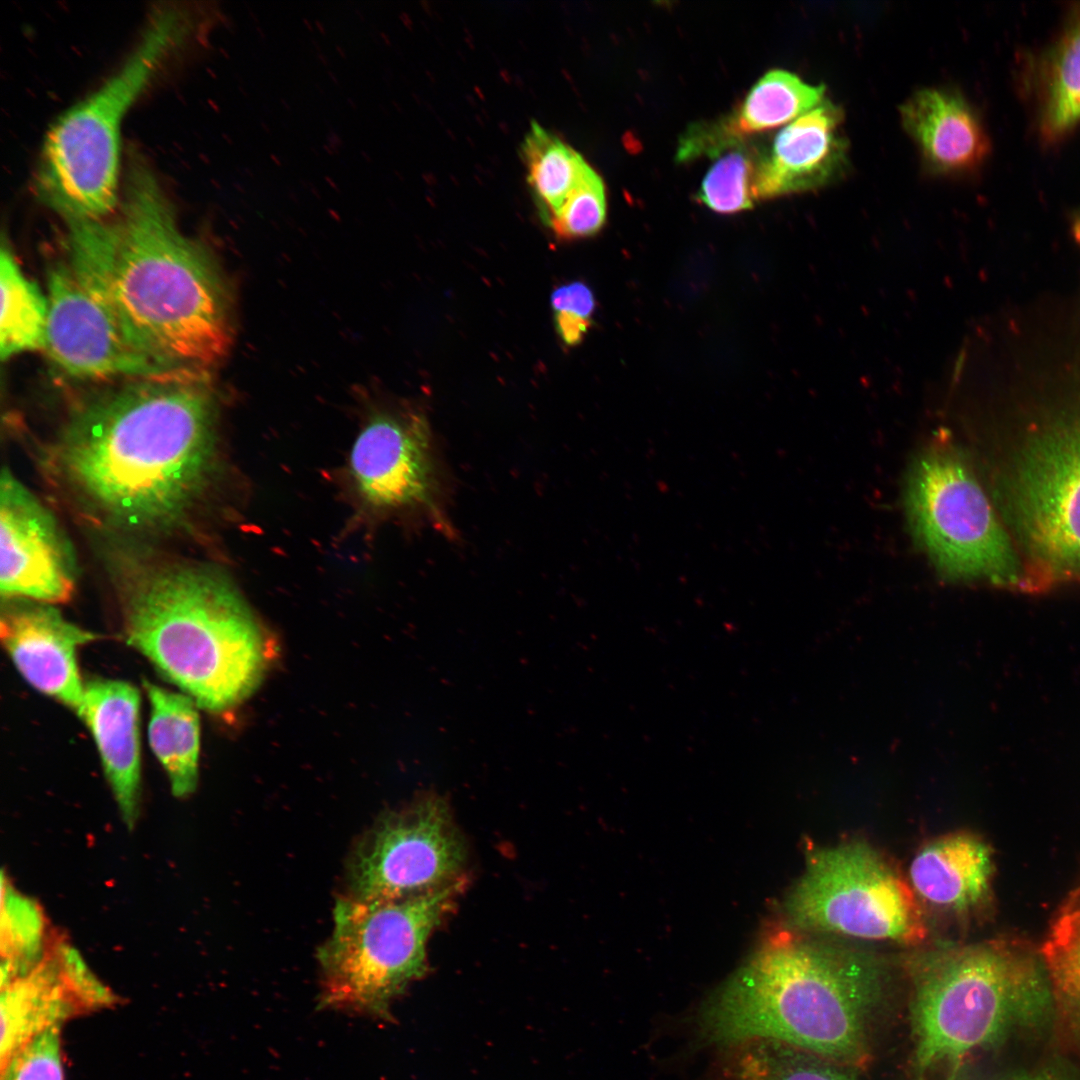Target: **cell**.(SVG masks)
Segmentation results:
<instances>
[{
  "label": "cell",
  "instance_id": "1",
  "mask_svg": "<svg viewBox=\"0 0 1080 1080\" xmlns=\"http://www.w3.org/2000/svg\"><path fill=\"white\" fill-rule=\"evenodd\" d=\"M68 263L131 345L164 370L209 372L232 344V302L215 259L180 229L153 171L133 160L119 209L67 222Z\"/></svg>",
  "mask_w": 1080,
  "mask_h": 1080
},
{
  "label": "cell",
  "instance_id": "2",
  "mask_svg": "<svg viewBox=\"0 0 1080 1080\" xmlns=\"http://www.w3.org/2000/svg\"><path fill=\"white\" fill-rule=\"evenodd\" d=\"M217 405L209 373L125 379L70 417L59 462L72 487L120 525L184 519L214 474Z\"/></svg>",
  "mask_w": 1080,
  "mask_h": 1080
},
{
  "label": "cell",
  "instance_id": "3",
  "mask_svg": "<svg viewBox=\"0 0 1080 1080\" xmlns=\"http://www.w3.org/2000/svg\"><path fill=\"white\" fill-rule=\"evenodd\" d=\"M883 988V969L872 957L784 932L704 1004L699 1032L721 1046L777 1040L856 1069L870 1058Z\"/></svg>",
  "mask_w": 1080,
  "mask_h": 1080
},
{
  "label": "cell",
  "instance_id": "4",
  "mask_svg": "<svg viewBox=\"0 0 1080 1080\" xmlns=\"http://www.w3.org/2000/svg\"><path fill=\"white\" fill-rule=\"evenodd\" d=\"M120 591L128 643L198 706L223 712L258 687L266 666L263 637L223 576L162 568L134 575Z\"/></svg>",
  "mask_w": 1080,
  "mask_h": 1080
},
{
  "label": "cell",
  "instance_id": "5",
  "mask_svg": "<svg viewBox=\"0 0 1080 1080\" xmlns=\"http://www.w3.org/2000/svg\"><path fill=\"white\" fill-rule=\"evenodd\" d=\"M1067 376L1015 413L994 473L1023 592L1080 582V366Z\"/></svg>",
  "mask_w": 1080,
  "mask_h": 1080
},
{
  "label": "cell",
  "instance_id": "6",
  "mask_svg": "<svg viewBox=\"0 0 1080 1080\" xmlns=\"http://www.w3.org/2000/svg\"><path fill=\"white\" fill-rule=\"evenodd\" d=\"M917 1078L1010 1035L1042 1028L1054 1010L1040 952L1018 940L972 945L937 957L915 973L911 1002Z\"/></svg>",
  "mask_w": 1080,
  "mask_h": 1080
},
{
  "label": "cell",
  "instance_id": "7",
  "mask_svg": "<svg viewBox=\"0 0 1080 1080\" xmlns=\"http://www.w3.org/2000/svg\"><path fill=\"white\" fill-rule=\"evenodd\" d=\"M201 26L195 9L177 4L154 9L118 69L51 126L41 150L35 189L40 200L66 222L100 220L115 213L123 120Z\"/></svg>",
  "mask_w": 1080,
  "mask_h": 1080
},
{
  "label": "cell",
  "instance_id": "8",
  "mask_svg": "<svg viewBox=\"0 0 1080 1080\" xmlns=\"http://www.w3.org/2000/svg\"><path fill=\"white\" fill-rule=\"evenodd\" d=\"M465 881L397 900L338 898L332 932L318 951L320 1008L390 1018L392 1001L425 975L428 939Z\"/></svg>",
  "mask_w": 1080,
  "mask_h": 1080
},
{
  "label": "cell",
  "instance_id": "9",
  "mask_svg": "<svg viewBox=\"0 0 1080 1080\" xmlns=\"http://www.w3.org/2000/svg\"><path fill=\"white\" fill-rule=\"evenodd\" d=\"M912 533L939 573L1023 591L1012 539L966 453L951 440L930 443L915 459L905 488Z\"/></svg>",
  "mask_w": 1080,
  "mask_h": 1080
},
{
  "label": "cell",
  "instance_id": "10",
  "mask_svg": "<svg viewBox=\"0 0 1080 1080\" xmlns=\"http://www.w3.org/2000/svg\"><path fill=\"white\" fill-rule=\"evenodd\" d=\"M804 929L905 944L927 930L912 889L862 842L818 848L787 902Z\"/></svg>",
  "mask_w": 1080,
  "mask_h": 1080
},
{
  "label": "cell",
  "instance_id": "11",
  "mask_svg": "<svg viewBox=\"0 0 1080 1080\" xmlns=\"http://www.w3.org/2000/svg\"><path fill=\"white\" fill-rule=\"evenodd\" d=\"M467 846L449 800L435 791L380 816L355 845L346 896L397 900L463 878Z\"/></svg>",
  "mask_w": 1080,
  "mask_h": 1080
},
{
  "label": "cell",
  "instance_id": "12",
  "mask_svg": "<svg viewBox=\"0 0 1080 1080\" xmlns=\"http://www.w3.org/2000/svg\"><path fill=\"white\" fill-rule=\"evenodd\" d=\"M48 291L44 350L66 374L95 380L180 375L164 370L131 345L68 262L56 263L49 269Z\"/></svg>",
  "mask_w": 1080,
  "mask_h": 1080
},
{
  "label": "cell",
  "instance_id": "13",
  "mask_svg": "<svg viewBox=\"0 0 1080 1080\" xmlns=\"http://www.w3.org/2000/svg\"><path fill=\"white\" fill-rule=\"evenodd\" d=\"M349 472L359 497L378 510L434 508L438 478L419 416L377 412L357 436Z\"/></svg>",
  "mask_w": 1080,
  "mask_h": 1080
},
{
  "label": "cell",
  "instance_id": "14",
  "mask_svg": "<svg viewBox=\"0 0 1080 1080\" xmlns=\"http://www.w3.org/2000/svg\"><path fill=\"white\" fill-rule=\"evenodd\" d=\"M0 591L45 603L69 599L71 552L51 513L9 471L0 482Z\"/></svg>",
  "mask_w": 1080,
  "mask_h": 1080
},
{
  "label": "cell",
  "instance_id": "15",
  "mask_svg": "<svg viewBox=\"0 0 1080 1080\" xmlns=\"http://www.w3.org/2000/svg\"><path fill=\"white\" fill-rule=\"evenodd\" d=\"M0 635L14 665L34 688L79 713L84 685L76 651L96 636L65 620L47 604L10 606L1 616Z\"/></svg>",
  "mask_w": 1080,
  "mask_h": 1080
},
{
  "label": "cell",
  "instance_id": "16",
  "mask_svg": "<svg viewBox=\"0 0 1080 1080\" xmlns=\"http://www.w3.org/2000/svg\"><path fill=\"white\" fill-rule=\"evenodd\" d=\"M840 108L825 101L789 123L757 162L755 198L818 189L847 168L848 145Z\"/></svg>",
  "mask_w": 1080,
  "mask_h": 1080
},
{
  "label": "cell",
  "instance_id": "17",
  "mask_svg": "<svg viewBox=\"0 0 1080 1080\" xmlns=\"http://www.w3.org/2000/svg\"><path fill=\"white\" fill-rule=\"evenodd\" d=\"M139 705L138 690L131 684L94 679L84 685L78 713L95 740L121 816L130 828L139 811Z\"/></svg>",
  "mask_w": 1080,
  "mask_h": 1080
},
{
  "label": "cell",
  "instance_id": "18",
  "mask_svg": "<svg viewBox=\"0 0 1080 1080\" xmlns=\"http://www.w3.org/2000/svg\"><path fill=\"white\" fill-rule=\"evenodd\" d=\"M900 115L923 162L934 174L966 173L989 152L988 137L975 111L950 90L920 89L904 102Z\"/></svg>",
  "mask_w": 1080,
  "mask_h": 1080
},
{
  "label": "cell",
  "instance_id": "19",
  "mask_svg": "<svg viewBox=\"0 0 1080 1080\" xmlns=\"http://www.w3.org/2000/svg\"><path fill=\"white\" fill-rule=\"evenodd\" d=\"M992 874L991 849L968 833L949 834L927 844L909 869L912 887L923 900L960 911L987 899Z\"/></svg>",
  "mask_w": 1080,
  "mask_h": 1080
},
{
  "label": "cell",
  "instance_id": "20",
  "mask_svg": "<svg viewBox=\"0 0 1080 1080\" xmlns=\"http://www.w3.org/2000/svg\"><path fill=\"white\" fill-rule=\"evenodd\" d=\"M0 1066L46 1031L86 1011L52 953L1 986Z\"/></svg>",
  "mask_w": 1080,
  "mask_h": 1080
},
{
  "label": "cell",
  "instance_id": "21",
  "mask_svg": "<svg viewBox=\"0 0 1080 1080\" xmlns=\"http://www.w3.org/2000/svg\"><path fill=\"white\" fill-rule=\"evenodd\" d=\"M724 1048L705 1080H858L852 1068L777 1040L752 1038Z\"/></svg>",
  "mask_w": 1080,
  "mask_h": 1080
},
{
  "label": "cell",
  "instance_id": "22",
  "mask_svg": "<svg viewBox=\"0 0 1080 1080\" xmlns=\"http://www.w3.org/2000/svg\"><path fill=\"white\" fill-rule=\"evenodd\" d=\"M151 704L150 747L177 797L192 793L198 778L199 717L192 698L145 682Z\"/></svg>",
  "mask_w": 1080,
  "mask_h": 1080
},
{
  "label": "cell",
  "instance_id": "23",
  "mask_svg": "<svg viewBox=\"0 0 1080 1080\" xmlns=\"http://www.w3.org/2000/svg\"><path fill=\"white\" fill-rule=\"evenodd\" d=\"M0 354L45 349L49 302L35 282L22 272L4 243L0 253Z\"/></svg>",
  "mask_w": 1080,
  "mask_h": 1080
},
{
  "label": "cell",
  "instance_id": "24",
  "mask_svg": "<svg viewBox=\"0 0 1080 1080\" xmlns=\"http://www.w3.org/2000/svg\"><path fill=\"white\" fill-rule=\"evenodd\" d=\"M825 87L812 85L780 69L764 74L751 88L738 112L724 121L736 138L742 134L774 128L818 107Z\"/></svg>",
  "mask_w": 1080,
  "mask_h": 1080
},
{
  "label": "cell",
  "instance_id": "25",
  "mask_svg": "<svg viewBox=\"0 0 1080 1080\" xmlns=\"http://www.w3.org/2000/svg\"><path fill=\"white\" fill-rule=\"evenodd\" d=\"M1054 1008L1080 1046V892L1056 916L1041 949Z\"/></svg>",
  "mask_w": 1080,
  "mask_h": 1080
},
{
  "label": "cell",
  "instance_id": "26",
  "mask_svg": "<svg viewBox=\"0 0 1080 1080\" xmlns=\"http://www.w3.org/2000/svg\"><path fill=\"white\" fill-rule=\"evenodd\" d=\"M522 152L528 182L550 217L580 183L590 165L581 154L535 121L525 137Z\"/></svg>",
  "mask_w": 1080,
  "mask_h": 1080
},
{
  "label": "cell",
  "instance_id": "27",
  "mask_svg": "<svg viewBox=\"0 0 1080 1080\" xmlns=\"http://www.w3.org/2000/svg\"><path fill=\"white\" fill-rule=\"evenodd\" d=\"M1 986L27 973L46 956L44 919L37 904L18 893L2 876Z\"/></svg>",
  "mask_w": 1080,
  "mask_h": 1080
},
{
  "label": "cell",
  "instance_id": "28",
  "mask_svg": "<svg viewBox=\"0 0 1080 1080\" xmlns=\"http://www.w3.org/2000/svg\"><path fill=\"white\" fill-rule=\"evenodd\" d=\"M1048 79L1045 128L1056 135L1080 120V20L1058 44Z\"/></svg>",
  "mask_w": 1080,
  "mask_h": 1080
},
{
  "label": "cell",
  "instance_id": "29",
  "mask_svg": "<svg viewBox=\"0 0 1080 1080\" xmlns=\"http://www.w3.org/2000/svg\"><path fill=\"white\" fill-rule=\"evenodd\" d=\"M758 160L742 148L731 149L706 173L697 198L719 213H735L753 206Z\"/></svg>",
  "mask_w": 1080,
  "mask_h": 1080
},
{
  "label": "cell",
  "instance_id": "30",
  "mask_svg": "<svg viewBox=\"0 0 1080 1080\" xmlns=\"http://www.w3.org/2000/svg\"><path fill=\"white\" fill-rule=\"evenodd\" d=\"M606 194L599 174L590 166L580 183L549 219L562 238L595 234L606 219Z\"/></svg>",
  "mask_w": 1080,
  "mask_h": 1080
},
{
  "label": "cell",
  "instance_id": "31",
  "mask_svg": "<svg viewBox=\"0 0 1080 1080\" xmlns=\"http://www.w3.org/2000/svg\"><path fill=\"white\" fill-rule=\"evenodd\" d=\"M1 1080H64L60 1027L46 1031L16 1052L1 1068Z\"/></svg>",
  "mask_w": 1080,
  "mask_h": 1080
},
{
  "label": "cell",
  "instance_id": "32",
  "mask_svg": "<svg viewBox=\"0 0 1080 1080\" xmlns=\"http://www.w3.org/2000/svg\"><path fill=\"white\" fill-rule=\"evenodd\" d=\"M53 953L65 980L86 1011L107 1007L115 1002L111 991L97 979L73 947L60 943Z\"/></svg>",
  "mask_w": 1080,
  "mask_h": 1080
},
{
  "label": "cell",
  "instance_id": "33",
  "mask_svg": "<svg viewBox=\"0 0 1080 1080\" xmlns=\"http://www.w3.org/2000/svg\"><path fill=\"white\" fill-rule=\"evenodd\" d=\"M551 302L556 313H566L586 320H590L595 306L591 290L580 282L556 289Z\"/></svg>",
  "mask_w": 1080,
  "mask_h": 1080
},
{
  "label": "cell",
  "instance_id": "34",
  "mask_svg": "<svg viewBox=\"0 0 1080 1080\" xmlns=\"http://www.w3.org/2000/svg\"><path fill=\"white\" fill-rule=\"evenodd\" d=\"M555 319L561 338L569 345L580 342L590 326V320L566 313H556Z\"/></svg>",
  "mask_w": 1080,
  "mask_h": 1080
},
{
  "label": "cell",
  "instance_id": "35",
  "mask_svg": "<svg viewBox=\"0 0 1080 1080\" xmlns=\"http://www.w3.org/2000/svg\"><path fill=\"white\" fill-rule=\"evenodd\" d=\"M1001 1080H1072L1064 1072L1056 1068L1043 1067L1032 1071H1026L1008 1076Z\"/></svg>",
  "mask_w": 1080,
  "mask_h": 1080
},
{
  "label": "cell",
  "instance_id": "36",
  "mask_svg": "<svg viewBox=\"0 0 1080 1080\" xmlns=\"http://www.w3.org/2000/svg\"><path fill=\"white\" fill-rule=\"evenodd\" d=\"M1072 234L1080 247V212L1075 216L1072 223Z\"/></svg>",
  "mask_w": 1080,
  "mask_h": 1080
},
{
  "label": "cell",
  "instance_id": "37",
  "mask_svg": "<svg viewBox=\"0 0 1080 1080\" xmlns=\"http://www.w3.org/2000/svg\"><path fill=\"white\" fill-rule=\"evenodd\" d=\"M1080 891V889H1078Z\"/></svg>",
  "mask_w": 1080,
  "mask_h": 1080
}]
</instances>
